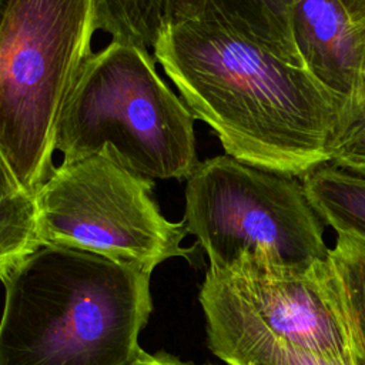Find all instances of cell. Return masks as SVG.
Wrapping results in <instances>:
<instances>
[{
	"label": "cell",
	"mask_w": 365,
	"mask_h": 365,
	"mask_svg": "<svg viewBox=\"0 0 365 365\" xmlns=\"http://www.w3.org/2000/svg\"><path fill=\"white\" fill-rule=\"evenodd\" d=\"M354 23L365 17V0H341Z\"/></svg>",
	"instance_id": "cell-18"
},
{
	"label": "cell",
	"mask_w": 365,
	"mask_h": 365,
	"mask_svg": "<svg viewBox=\"0 0 365 365\" xmlns=\"http://www.w3.org/2000/svg\"><path fill=\"white\" fill-rule=\"evenodd\" d=\"M128 365H194V364H187L182 362L177 358H173L170 355H150L144 351L138 354V356Z\"/></svg>",
	"instance_id": "cell-17"
},
{
	"label": "cell",
	"mask_w": 365,
	"mask_h": 365,
	"mask_svg": "<svg viewBox=\"0 0 365 365\" xmlns=\"http://www.w3.org/2000/svg\"><path fill=\"white\" fill-rule=\"evenodd\" d=\"M329 277V259L309 268L254 258L225 269L208 267L198 297L208 348L228 365L268 342L355 356Z\"/></svg>",
	"instance_id": "cell-7"
},
{
	"label": "cell",
	"mask_w": 365,
	"mask_h": 365,
	"mask_svg": "<svg viewBox=\"0 0 365 365\" xmlns=\"http://www.w3.org/2000/svg\"><path fill=\"white\" fill-rule=\"evenodd\" d=\"M329 164L365 177V97L346 101L332 140Z\"/></svg>",
	"instance_id": "cell-14"
},
{
	"label": "cell",
	"mask_w": 365,
	"mask_h": 365,
	"mask_svg": "<svg viewBox=\"0 0 365 365\" xmlns=\"http://www.w3.org/2000/svg\"><path fill=\"white\" fill-rule=\"evenodd\" d=\"M232 365H358L356 358L336 356L304 349L285 342L264 344Z\"/></svg>",
	"instance_id": "cell-15"
},
{
	"label": "cell",
	"mask_w": 365,
	"mask_h": 365,
	"mask_svg": "<svg viewBox=\"0 0 365 365\" xmlns=\"http://www.w3.org/2000/svg\"><path fill=\"white\" fill-rule=\"evenodd\" d=\"M331 288L346 322L358 365H365V237L336 232L329 251Z\"/></svg>",
	"instance_id": "cell-11"
},
{
	"label": "cell",
	"mask_w": 365,
	"mask_h": 365,
	"mask_svg": "<svg viewBox=\"0 0 365 365\" xmlns=\"http://www.w3.org/2000/svg\"><path fill=\"white\" fill-rule=\"evenodd\" d=\"M301 181L325 225L335 232L365 237V177L327 163L307 173Z\"/></svg>",
	"instance_id": "cell-10"
},
{
	"label": "cell",
	"mask_w": 365,
	"mask_h": 365,
	"mask_svg": "<svg viewBox=\"0 0 365 365\" xmlns=\"http://www.w3.org/2000/svg\"><path fill=\"white\" fill-rule=\"evenodd\" d=\"M355 31H356L359 61H358L356 88L352 98H359V97H365V17L358 23H355Z\"/></svg>",
	"instance_id": "cell-16"
},
{
	"label": "cell",
	"mask_w": 365,
	"mask_h": 365,
	"mask_svg": "<svg viewBox=\"0 0 365 365\" xmlns=\"http://www.w3.org/2000/svg\"><path fill=\"white\" fill-rule=\"evenodd\" d=\"M167 0H96V24L111 40L153 48L167 24Z\"/></svg>",
	"instance_id": "cell-13"
},
{
	"label": "cell",
	"mask_w": 365,
	"mask_h": 365,
	"mask_svg": "<svg viewBox=\"0 0 365 365\" xmlns=\"http://www.w3.org/2000/svg\"><path fill=\"white\" fill-rule=\"evenodd\" d=\"M194 120L148 48L111 40L84 63L58 123L56 150L77 158L110 145L140 175L187 181L200 163Z\"/></svg>",
	"instance_id": "cell-3"
},
{
	"label": "cell",
	"mask_w": 365,
	"mask_h": 365,
	"mask_svg": "<svg viewBox=\"0 0 365 365\" xmlns=\"http://www.w3.org/2000/svg\"><path fill=\"white\" fill-rule=\"evenodd\" d=\"M165 16L167 23L202 16L220 19L284 60L304 66L292 36L289 0H167Z\"/></svg>",
	"instance_id": "cell-9"
},
{
	"label": "cell",
	"mask_w": 365,
	"mask_h": 365,
	"mask_svg": "<svg viewBox=\"0 0 365 365\" xmlns=\"http://www.w3.org/2000/svg\"><path fill=\"white\" fill-rule=\"evenodd\" d=\"M291 29L304 66L324 86L346 98L358 80L355 23L341 0H289Z\"/></svg>",
	"instance_id": "cell-8"
},
{
	"label": "cell",
	"mask_w": 365,
	"mask_h": 365,
	"mask_svg": "<svg viewBox=\"0 0 365 365\" xmlns=\"http://www.w3.org/2000/svg\"><path fill=\"white\" fill-rule=\"evenodd\" d=\"M3 284L0 365H128L143 351L150 274L41 245Z\"/></svg>",
	"instance_id": "cell-2"
},
{
	"label": "cell",
	"mask_w": 365,
	"mask_h": 365,
	"mask_svg": "<svg viewBox=\"0 0 365 365\" xmlns=\"http://www.w3.org/2000/svg\"><path fill=\"white\" fill-rule=\"evenodd\" d=\"M154 58L227 155L302 178L329 163L346 98L225 21H168Z\"/></svg>",
	"instance_id": "cell-1"
},
{
	"label": "cell",
	"mask_w": 365,
	"mask_h": 365,
	"mask_svg": "<svg viewBox=\"0 0 365 365\" xmlns=\"http://www.w3.org/2000/svg\"><path fill=\"white\" fill-rule=\"evenodd\" d=\"M96 30V0L7 1L0 21V154L34 194L54 168L58 123Z\"/></svg>",
	"instance_id": "cell-4"
},
{
	"label": "cell",
	"mask_w": 365,
	"mask_h": 365,
	"mask_svg": "<svg viewBox=\"0 0 365 365\" xmlns=\"http://www.w3.org/2000/svg\"><path fill=\"white\" fill-rule=\"evenodd\" d=\"M0 165H6V163H4L3 157H1V154H0ZM7 168H9V167H7Z\"/></svg>",
	"instance_id": "cell-20"
},
{
	"label": "cell",
	"mask_w": 365,
	"mask_h": 365,
	"mask_svg": "<svg viewBox=\"0 0 365 365\" xmlns=\"http://www.w3.org/2000/svg\"><path fill=\"white\" fill-rule=\"evenodd\" d=\"M154 180L127 168L110 145L64 158L36 192L41 245L94 252L145 274L173 257L190 258L188 234L153 197Z\"/></svg>",
	"instance_id": "cell-6"
},
{
	"label": "cell",
	"mask_w": 365,
	"mask_h": 365,
	"mask_svg": "<svg viewBox=\"0 0 365 365\" xmlns=\"http://www.w3.org/2000/svg\"><path fill=\"white\" fill-rule=\"evenodd\" d=\"M41 247L36 194L0 165V281Z\"/></svg>",
	"instance_id": "cell-12"
},
{
	"label": "cell",
	"mask_w": 365,
	"mask_h": 365,
	"mask_svg": "<svg viewBox=\"0 0 365 365\" xmlns=\"http://www.w3.org/2000/svg\"><path fill=\"white\" fill-rule=\"evenodd\" d=\"M7 1H9V0H0V21H1V19H3V14H4V10H6Z\"/></svg>",
	"instance_id": "cell-19"
},
{
	"label": "cell",
	"mask_w": 365,
	"mask_h": 365,
	"mask_svg": "<svg viewBox=\"0 0 365 365\" xmlns=\"http://www.w3.org/2000/svg\"><path fill=\"white\" fill-rule=\"evenodd\" d=\"M184 222L215 269L242 258L287 268L329 259L325 224L302 181L227 154L200 161L188 177Z\"/></svg>",
	"instance_id": "cell-5"
}]
</instances>
